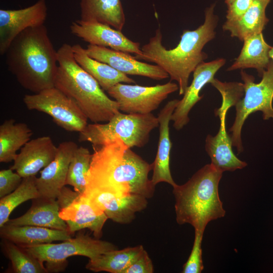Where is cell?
<instances>
[{
  "label": "cell",
  "mask_w": 273,
  "mask_h": 273,
  "mask_svg": "<svg viewBox=\"0 0 273 273\" xmlns=\"http://www.w3.org/2000/svg\"><path fill=\"white\" fill-rule=\"evenodd\" d=\"M115 222L127 224L135 218L136 213L144 210L148 205L147 198L131 194L119 196L102 192H85L83 193Z\"/></svg>",
  "instance_id": "obj_17"
},
{
  "label": "cell",
  "mask_w": 273,
  "mask_h": 273,
  "mask_svg": "<svg viewBox=\"0 0 273 273\" xmlns=\"http://www.w3.org/2000/svg\"><path fill=\"white\" fill-rule=\"evenodd\" d=\"M85 49L89 57L127 75L142 76L156 80L169 77L159 66L141 62L128 53L90 44Z\"/></svg>",
  "instance_id": "obj_14"
},
{
  "label": "cell",
  "mask_w": 273,
  "mask_h": 273,
  "mask_svg": "<svg viewBox=\"0 0 273 273\" xmlns=\"http://www.w3.org/2000/svg\"><path fill=\"white\" fill-rule=\"evenodd\" d=\"M158 126V117L152 113L127 114L119 111L106 123L87 124L79 132L78 141L98 146L119 138L130 148H141L148 143L151 132Z\"/></svg>",
  "instance_id": "obj_6"
},
{
  "label": "cell",
  "mask_w": 273,
  "mask_h": 273,
  "mask_svg": "<svg viewBox=\"0 0 273 273\" xmlns=\"http://www.w3.org/2000/svg\"><path fill=\"white\" fill-rule=\"evenodd\" d=\"M227 112L215 114L220 119L219 130L214 136L207 135L205 145V150L211 159V164L223 172L241 169L247 165V163L240 160L232 150L231 137L226 128Z\"/></svg>",
  "instance_id": "obj_20"
},
{
  "label": "cell",
  "mask_w": 273,
  "mask_h": 273,
  "mask_svg": "<svg viewBox=\"0 0 273 273\" xmlns=\"http://www.w3.org/2000/svg\"><path fill=\"white\" fill-rule=\"evenodd\" d=\"M269 56L270 59L271 60V61L273 63V47H271V49L269 51Z\"/></svg>",
  "instance_id": "obj_37"
},
{
  "label": "cell",
  "mask_w": 273,
  "mask_h": 273,
  "mask_svg": "<svg viewBox=\"0 0 273 273\" xmlns=\"http://www.w3.org/2000/svg\"><path fill=\"white\" fill-rule=\"evenodd\" d=\"M3 252L10 260L15 273H48V270L38 259L17 244L3 239Z\"/></svg>",
  "instance_id": "obj_30"
},
{
  "label": "cell",
  "mask_w": 273,
  "mask_h": 273,
  "mask_svg": "<svg viewBox=\"0 0 273 273\" xmlns=\"http://www.w3.org/2000/svg\"><path fill=\"white\" fill-rule=\"evenodd\" d=\"M210 83L219 92L222 98L221 107L215 112H228L232 106H235L244 94L241 82H223L213 78Z\"/></svg>",
  "instance_id": "obj_32"
},
{
  "label": "cell",
  "mask_w": 273,
  "mask_h": 273,
  "mask_svg": "<svg viewBox=\"0 0 273 273\" xmlns=\"http://www.w3.org/2000/svg\"><path fill=\"white\" fill-rule=\"evenodd\" d=\"M35 176L23 178L20 186L0 199V228L9 219L12 212L19 205L41 196L37 190Z\"/></svg>",
  "instance_id": "obj_29"
},
{
  "label": "cell",
  "mask_w": 273,
  "mask_h": 273,
  "mask_svg": "<svg viewBox=\"0 0 273 273\" xmlns=\"http://www.w3.org/2000/svg\"><path fill=\"white\" fill-rule=\"evenodd\" d=\"M85 192H102L119 196L137 194L147 199L155 186L149 178L153 169L119 138L94 146Z\"/></svg>",
  "instance_id": "obj_1"
},
{
  "label": "cell",
  "mask_w": 273,
  "mask_h": 273,
  "mask_svg": "<svg viewBox=\"0 0 273 273\" xmlns=\"http://www.w3.org/2000/svg\"><path fill=\"white\" fill-rule=\"evenodd\" d=\"M270 1L253 0L250 7L238 20L223 24L224 31L230 32L231 36L240 40L251 35L262 32L268 19L265 15V9Z\"/></svg>",
  "instance_id": "obj_26"
},
{
  "label": "cell",
  "mask_w": 273,
  "mask_h": 273,
  "mask_svg": "<svg viewBox=\"0 0 273 273\" xmlns=\"http://www.w3.org/2000/svg\"><path fill=\"white\" fill-rule=\"evenodd\" d=\"M92 154L88 148L77 147L70 162L66 185L73 187L74 190L83 194L86 189V176L90 167Z\"/></svg>",
  "instance_id": "obj_31"
},
{
  "label": "cell",
  "mask_w": 273,
  "mask_h": 273,
  "mask_svg": "<svg viewBox=\"0 0 273 273\" xmlns=\"http://www.w3.org/2000/svg\"><path fill=\"white\" fill-rule=\"evenodd\" d=\"M142 245L115 249L89 259L85 268L94 272L123 273L144 249Z\"/></svg>",
  "instance_id": "obj_28"
},
{
  "label": "cell",
  "mask_w": 273,
  "mask_h": 273,
  "mask_svg": "<svg viewBox=\"0 0 273 273\" xmlns=\"http://www.w3.org/2000/svg\"><path fill=\"white\" fill-rule=\"evenodd\" d=\"M57 199L40 196L32 200L31 207L23 215L9 219L5 224L34 225L68 231L67 224L60 217Z\"/></svg>",
  "instance_id": "obj_21"
},
{
  "label": "cell",
  "mask_w": 273,
  "mask_h": 273,
  "mask_svg": "<svg viewBox=\"0 0 273 273\" xmlns=\"http://www.w3.org/2000/svg\"><path fill=\"white\" fill-rule=\"evenodd\" d=\"M215 6L213 4L206 8L204 22L197 29L183 30L175 48L167 50L163 46L162 34L158 28L141 48L142 53L134 56L138 60L154 63L164 70L171 81L177 82L179 95H184L188 86L191 74L207 58L203 49L216 35L218 18L214 14Z\"/></svg>",
  "instance_id": "obj_2"
},
{
  "label": "cell",
  "mask_w": 273,
  "mask_h": 273,
  "mask_svg": "<svg viewBox=\"0 0 273 273\" xmlns=\"http://www.w3.org/2000/svg\"><path fill=\"white\" fill-rule=\"evenodd\" d=\"M203 233L195 231V239L191 254L183 266V273H200L204 268L201 248Z\"/></svg>",
  "instance_id": "obj_33"
},
{
  "label": "cell",
  "mask_w": 273,
  "mask_h": 273,
  "mask_svg": "<svg viewBox=\"0 0 273 273\" xmlns=\"http://www.w3.org/2000/svg\"><path fill=\"white\" fill-rule=\"evenodd\" d=\"M80 19L97 22L121 31L125 17L120 0H80Z\"/></svg>",
  "instance_id": "obj_23"
},
{
  "label": "cell",
  "mask_w": 273,
  "mask_h": 273,
  "mask_svg": "<svg viewBox=\"0 0 273 273\" xmlns=\"http://www.w3.org/2000/svg\"><path fill=\"white\" fill-rule=\"evenodd\" d=\"M57 200L60 207V217L67 224L71 235L88 229L95 238L100 239L108 218L87 196L65 186Z\"/></svg>",
  "instance_id": "obj_10"
},
{
  "label": "cell",
  "mask_w": 273,
  "mask_h": 273,
  "mask_svg": "<svg viewBox=\"0 0 273 273\" xmlns=\"http://www.w3.org/2000/svg\"><path fill=\"white\" fill-rule=\"evenodd\" d=\"M23 101L28 110L49 115L58 126L66 131L80 132L88 124V119L76 103L55 86L25 95Z\"/></svg>",
  "instance_id": "obj_9"
},
{
  "label": "cell",
  "mask_w": 273,
  "mask_h": 273,
  "mask_svg": "<svg viewBox=\"0 0 273 273\" xmlns=\"http://www.w3.org/2000/svg\"><path fill=\"white\" fill-rule=\"evenodd\" d=\"M253 0H233L228 6L226 22L238 20L250 7Z\"/></svg>",
  "instance_id": "obj_36"
},
{
  "label": "cell",
  "mask_w": 273,
  "mask_h": 273,
  "mask_svg": "<svg viewBox=\"0 0 273 273\" xmlns=\"http://www.w3.org/2000/svg\"><path fill=\"white\" fill-rule=\"evenodd\" d=\"M73 56L77 63L99 83L107 92L118 83H134L135 81L127 75L109 65L89 57L86 49L79 44L72 46Z\"/></svg>",
  "instance_id": "obj_24"
},
{
  "label": "cell",
  "mask_w": 273,
  "mask_h": 273,
  "mask_svg": "<svg viewBox=\"0 0 273 273\" xmlns=\"http://www.w3.org/2000/svg\"><path fill=\"white\" fill-rule=\"evenodd\" d=\"M9 71L24 88L34 94L54 87L58 54L44 24L27 28L5 54Z\"/></svg>",
  "instance_id": "obj_3"
},
{
  "label": "cell",
  "mask_w": 273,
  "mask_h": 273,
  "mask_svg": "<svg viewBox=\"0 0 273 273\" xmlns=\"http://www.w3.org/2000/svg\"><path fill=\"white\" fill-rule=\"evenodd\" d=\"M268 1H270V0H268Z\"/></svg>",
  "instance_id": "obj_39"
},
{
  "label": "cell",
  "mask_w": 273,
  "mask_h": 273,
  "mask_svg": "<svg viewBox=\"0 0 273 273\" xmlns=\"http://www.w3.org/2000/svg\"><path fill=\"white\" fill-rule=\"evenodd\" d=\"M225 63L224 59L219 58L209 62H203L196 67L193 72L191 84L187 87L183 98L179 100L171 117L176 130L181 129L189 123L191 110L203 98L200 96V92L207 83H210L214 78L216 73Z\"/></svg>",
  "instance_id": "obj_15"
},
{
  "label": "cell",
  "mask_w": 273,
  "mask_h": 273,
  "mask_svg": "<svg viewBox=\"0 0 273 273\" xmlns=\"http://www.w3.org/2000/svg\"><path fill=\"white\" fill-rule=\"evenodd\" d=\"M58 68L54 86L73 99L92 122H107L120 111L117 102L75 60L72 46L57 50Z\"/></svg>",
  "instance_id": "obj_5"
},
{
  "label": "cell",
  "mask_w": 273,
  "mask_h": 273,
  "mask_svg": "<svg viewBox=\"0 0 273 273\" xmlns=\"http://www.w3.org/2000/svg\"><path fill=\"white\" fill-rule=\"evenodd\" d=\"M178 89V84L171 81L150 86L118 83L107 93L117 102L120 111L147 114L158 109L170 94Z\"/></svg>",
  "instance_id": "obj_11"
},
{
  "label": "cell",
  "mask_w": 273,
  "mask_h": 273,
  "mask_svg": "<svg viewBox=\"0 0 273 273\" xmlns=\"http://www.w3.org/2000/svg\"><path fill=\"white\" fill-rule=\"evenodd\" d=\"M77 144L71 141L61 143L57 147L54 159L41 171L36 178L37 190L41 196L57 199L66 186L69 165Z\"/></svg>",
  "instance_id": "obj_16"
},
{
  "label": "cell",
  "mask_w": 273,
  "mask_h": 273,
  "mask_svg": "<svg viewBox=\"0 0 273 273\" xmlns=\"http://www.w3.org/2000/svg\"><path fill=\"white\" fill-rule=\"evenodd\" d=\"M2 239L10 241L21 247H27L72 238L68 231L34 225H12L5 224L0 228Z\"/></svg>",
  "instance_id": "obj_22"
},
{
  "label": "cell",
  "mask_w": 273,
  "mask_h": 273,
  "mask_svg": "<svg viewBox=\"0 0 273 273\" xmlns=\"http://www.w3.org/2000/svg\"><path fill=\"white\" fill-rule=\"evenodd\" d=\"M32 134L26 123H16L12 118L5 120L0 125V162L14 161L17 152L30 140Z\"/></svg>",
  "instance_id": "obj_27"
},
{
  "label": "cell",
  "mask_w": 273,
  "mask_h": 273,
  "mask_svg": "<svg viewBox=\"0 0 273 273\" xmlns=\"http://www.w3.org/2000/svg\"><path fill=\"white\" fill-rule=\"evenodd\" d=\"M222 173L208 164L185 184L172 187L177 223H189L195 231L204 233L210 221L224 217L225 211L218 193Z\"/></svg>",
  "instance_id": "obj_4"
},
{
  "label": "cell",
  "mask_w": 273,
  "mask_h": 273,
  "mask_svg": "<svg viewBox=\"0 0 273 273\" xmlns=\"http://www.w3.org/2000/svg\"><path fill=\"white\" fill-rule=\"evenodd\" d=\"M153 262L147 252L144 249L123 273H153Z\"/></svg>",
  "instance_id": "obj_35"
},
{
  "label": "cell",
  "mask_w": 273,
  "mask_h": 273,
  "mask_svg": "<svg viewBox=\"0 0 273 273\" xmlns=\"http://www.w3.org/2000/svg\"><path fill=\"white\" fill-rule=\"evenodd\" d=\"M23 178L11 168L0 171V198L15 190L21 184Z\"/></svg>",
  "instance_id": "obj_34"
},
{
  "label": "cell",
  "mask_w": 273,
  "mask_h": 273,
  "mask_svg": "<svg viewBox=\"0 0 273 273\" xmlns=\"http://www.w3.org/2000/svg\"><path fill=\"white\" fill-rule=\"evenodd\" d=\"M23 248L42 263L46 262L48 272L63 270L66 265L67 259L70 256H83L93 259L106 252L118 249L111 242L92 238L83 232L61 243Z\"/></svg>",
  "instance_id": "obj_8"
},
{
  "label": "cell",
  "mask_w": 273,
  "mask_h": 273,
  "mask_svg": "<svg viewBox=\"0 0 273 273\" xmlns=\"http://www.w3.org/2000/svg\"><path fill=\"white\" fill-rule=\"evenodd\" d=\"M179 100L174 99L168 102L160 110L158 118L159 138L158 150L153 162V172L151 180L156 186L164 182L172 187L176 184L174 181L170 169V153L172 144L169 136V122Z\"/></svg>",
  "instance_id": "obj_19"
},
{
  "label": "cell",
  "mask_w": 273,
  "mask_h": 273,
  "mask_svg": "<svg viewBox=\"0 0 273 273\" xmlns=\"http://www.w3.org/2000/svg\"><path fill=\"white\" fill-rule=\"evenodd\" d=\"M233 0H224L225 3L226 4L227 6L230 5Z\"/></svg>",
  "instance_id": "obj_38"
},
{
  "label": "cell",
  "mask_w": 273,
  "mask_h": 273,
  "mask_svg": "<svg viewBox=\"0 0 273 273\" xmlns=\"http://www.w3.org/2000/svg\"><path fill=\"white\" fill-rule=\"evenodd\" d=\"M74 35L90 44L109 48L135 55L142 53L140 43L131 40L121 31L100 23L77 20L70 26Z\"/></svg>",
  "instance_id": "obj_13"
},
{
  "label": "cell",
  "mask_w": 273,
  "mask_h": 273,
  "mask_svg": "<svg viewBox=\"0 0 273 273\" xmlns=\"http://www.w3.org/2000/svg\"><path fill=\"white\" fill-rule=\"evenodd\" d=\"M57 151L49 136L30 140L21 148L11 168L22 178L35 176L54 159Z\"/></svg>",
  "instance_id": "obj_18"
},
{
  "label": "cell",
  "mask_w": 273,
  "mask_h": 273,
  "mask_svg": "<svg viewBox=\"0 0 273 273\" xmlns=\"http://www.w3.org/2000/svg\"><path fill=\"white\" fill-rule=\"evenodd\" d=\"M240 55L227 71L255 69L262 76L271 61L269 52L271 47L265 41L262 32L246 38Z\"/></svg>",
  "instance_id": "obj_25"
},
{
  "label": "cell",
  "mask_w": 273,
  "mask_h": 273,
  "mask_svg": "<svg viewBox=\"0 0 273 273\" xmlns=\"http://www.w3.org/2000/svg\"><path fill=\"white\" fill-rule=\"evenodd\" d=\"M244 89V97L235 105L236 117L229 130L233 146L236 148L238 154L243 151L241 139L243 126L248 116L256 111H261L264 120L273 119V63L271 61L263 71L262 79L254 82V77L244 71H241Z\"/></svg>",
  "instance_id": "obj_7"
},
{
  "label": "cell",
  "mask_w": 273,
  "mask_h": 273,
  "mask_svg": "<svg viewBox=\"0 0 273 273\" xmlns=\"http://www.w3.org/2000/svg\"><path fill=\"white\" fill-rule=\"evenodd\" d=\"M48 15L46 0L17 10H0V54L4 55L14 39L28 28L44 24Z\"/></svg>",
  "instance_id": "obj_12"
}]
</instances>
